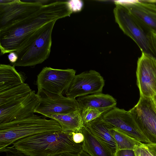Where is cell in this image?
<instances>
[{
  "label": "cell",
  "instance_id": "obj_1",
  "mask_svg": "<svg viewBox=\"0 0 156 156\" xmlns=\"http://www.w3.org/2000/svg\"><path fill=\"white\" fill-rule=\"evenodd\" d=\"M49 2L26 17L0 30L1 55L16 51L33 32L51 21L69 16L73 12L68 1Z\"/></svg>",
  "mask_w": 156,
  "mask_h": 156
},
{
  "label": "cell",
  "instance_id": "obj_2",
  "mask_svg": "<svg viewBox=\"0 0 156 156\" xmlns=\"http://www.w3.org/2000/svg\"><path fill=\"white\" fill-rule=\"evenodd\" d=\"M83 143H76L72 132H45L19 140L12 145L30 156H57L64 152L75 153L83 151Z\"/></svg>",
  "mask_w": 156,
  "mask_h": 156
},
{
  "label": "cell",
  "instance_id": "obj_3",
  "mask_svg": "<svg viewBox=\"0 0 156 156\" xmlns=\"http://www.w3.org/2000/svg\"><path fill=\"white\" fill-rule=\"evenodd\" d=\"M62 131L56 120L34 114L29 117L0 124V151L17 140L34 135Z\"/></svg>",
  "mask_w": 156,
  "mask_h": 156
},
{
  "label": "cell",
  "instance_id": "obj_4",
  "mask_svg": "<svg viewBox=\"0 0 156 156\" xmlns=\"http://www.w3.org/2000/svg\"><path fill=\"white\" fill-rule=\"evenodd\" d=\"M56 21L45 24L29 36L15 51L18 58L13 66H35L48 58L52 44V31Z\"/></svg>",
  "mask_w": 156,
  "mask_h": 156
},
{
  "label": "cell",
  "instance_id": "obj_5",
  "mask_svg": "<svg viewBox=\"0 0 156 156\" xmlns=\"http://www.w3.org/2000/svg\"><path fill=\"white\" fill-rule=\"evenodd\" d=\"M113 10L115 22L123 32L137 45L142 52L156 58L151 33L119 1Z\"/></svg>",
  "mask_w": 156,
  "mask_h": 156
},
{
  "label": "cell",
  "instance_id": "obj_6",
  "mask_svg": "<svg viewBox=\"0 0 156 156\" xmlns=\"http://www.w3.org/2000/svg\"><path fill=\"white\" fill-rule=\"evenodd\" d=\"M38 103L34 113L46 117L52 114L64 115L81 110L77 99L52 93L44 89L38 90Z\"/></svg>",
  "mask_w": 156,
  "mask_h": 156
},
{
  "label": "cell",
  "instance_id": "obj_7",
  "mask_svg": "<svg viewBox=\"0 0 156 156\" xmlns=\"http://www.w3.org/2000/svg\"><path fill=\"white\" fill-rule=\"evenodd\" d=\"M129 111L151 144H156V107L152 98L140 97L137 104Z\"/></svg>",
  "mask_w": 156,
  "mask_h": 156
},
{
  "label": "cell",
  "instance_id": "obj_8",
  "mask_svg": "<svg viewBox=\"0 0 156 156\" xmlns=\"http://www.w3.org/2000/svg\"><path fill=\"white\" fill-rule=\"evenodd\" d=\"M42 0H0V30L40 9Z\"/></svg>",
  "mask_w": 156,
  "mask_h": 156
},
{
  "label": "cell",
  "instance_id": "obj_9",
  "mask_svg": "<svg viewBox=\"0 0 156 156\" xmlns=\"http://www.w3.org/2000/svg\"><path fill=\"white\" fill-rule=\"evenodd\" d=\"M76 71L73 69H56L46 67L37 75L36 84L38 90L42 89L48 92L62 94L73 77Z\"/></svg>",
  "mask_w": 156,
  "mask_h": 156
},
{
  "label": "cell",
  "instance_id": "obj_10",
  "mask_svg": "<svg viewBox=\"0 0 156 156\" xmlns=\"http://www.w3.org/2000/svg\"><path fill=\"white\" fill-rule=\"evenodd\" d=\"M105 80L100 74L94 70L75 75L65 90L66 97L73 99L89 94L102 93Z\"/></svg>",
  "mask_w": 156,
  "mask_h": 156
},
{
  "label": "cell",
  "instance_id": "obj_11",
  "mask_svg": "<svg viewBox=\"0 0 156 156\" xmlns=\"http://www.w3.org/2000/svg\"><path fill=\"white\" fill-rule=\"evenodd\" d=\"M140 97L152 98L156 94V58L142 52L136 71Z\"/></svg>",
  "mask_w": 156,
  "mask_h": 156
},
{
  "label": "cell",
  "instance_id": "obj_12",
  "mask_svg": "<svg viewBox=\"0 0 156 156\" xmlns=\"http://www.w3.org/2000/svg\"><path fill=\"white\" fill-rule=\"evenodd\" d=\"M104 119L113 127L144 144H151L141 132L129 111L116 106L102 115Z\"/></svg>",
  "mask_w": 156,
  "mask_h": 156
},
{
  "label": "cell",
  "instance_id": "obj_13",
  "mask_svg": "<svg viewBox=\"0 0 156 156\" xmlns=\"http://www.w3.org/2000/svg\"><path fill=\"white\" fill-rule=\"evenodd\" d=\"M39 99L35 91L6 106L0 108V124L34 115Z\"/></svg>",
  "mask_w": 156,
  "mask_h": 156
},
{
  "label": "cell",
  "instance_id": "obj_14",
  "mask_svg": "<svg viewBox=\"0 0 156 156\" xmlns=\"http://www.w3.org/2000/svg\"><path fill=\"white\" fill-rule=\"evenodd\" d=\"M119 2L147 30L156 34V5L145 0Z\"/></svg>",
  "mask_w": 156,
  "mask_h": 156
},
{
  "label": "cell",
  "instance_id": "obj_15",
  "mask_svg": "<svg viewBox=\"0 0 156 156\" xmlns=\"http://www.w3.org/2000/svg\"><path fill=\"white\" fill-rule=\"evenodd\" d=\"M83 125L115 154L117 151V147L110 132V129L113 126L106 122L102 115Z\"/></svg>",
  "mask_w": 156,
  "mask_h": 156
},
{
  "label": "cell",
  "instance_id": "obj_16",
  "mask_svg": "<svg viewBox=\"0 0 156 156\" xmlns=\"http://www.w3.org/2000/svg\"><path fill=\"white\" fill-rule=\"evenodd\" d=\"M77 100L81 111L90 107L98 109L104 113L115 107L117 104L116 100L112 96L102 93L79 97Z\"/></svg>",
  "mask_w": 156,
  "mask_h": 156
},
{
  "label": "cell",
  "instance_id": "obj_17",
  "mask_svg": "<svg viewBox=\"0 0 156 156\" xmlns=\"http://www.w3.org/2000/svg\"><path fill=\"white\" fill-rule=\"evenodd\" d=\"M84 136L83 150L91 156H115L105 145L95 137L84 126L80 130Z\"/></svg>",
  "mask_w": 156,
  "mask_h": 156
},
{
  "label": "cell",
  "instance_id": "obj_18",
  "mask_svg": "<svg viewBox=\"0 0 156 156\" xmlns=\"http://www.w3.org/2000/svg\"><path fill=\"white\" fill-rule=\"evenodd\" d=\"M46 117L57 121L61 127L62 131L66 133L80 132L83 126L81 110L64 115H49Z\"/></svg>",
  "mask_w": 156,
  "mask_h": 156
},
{
  "label": "cell",
  "instance_id": "obj_19",
  "mask_svg": "<svg viewBox=\"0 0 156 156\" xmlns=\"http://www.w3.org/2000/svg\"><path fill=\"white\" fill-rule=\"evenodd\" d=\"M26 78L18 72L15 66L9 65H0V92L24 83Z\"/></svg>",
  "mask_w": 156,
  "mask_h": 156
},
{
  "label": "cell",
  "instance_id": "obj_20",
  "mask_svg": "<svg viewBox=\"0 0 156 156\" xmlns=\"http://www.w3.org/2000/svg\"><path fill=\"white\" fill-rule=\"evenodd\" d=\"M29 85L24 83L10 89L0 92V108L5 107L30 93Z\"/></svg>",
  "mask_w": 156,
  "mask_h": 156
},
{
  "label": "cell",
  "instance_id": "obj_21",
  "mask_svg": "<svg viewBox=\"0 0 156 156\" xmlns=\"http://www.w3.org/2000/svg\"><path fill=\"white\" fill-rule=\"evenodd\" d=\"M110 132L115 140L117 150H134L143 144L113 126L110 129Z\"/></svg>",
  "mask_w": 156,
  "mask_h": 156
},
{
  "label": "cell",
  "instance_id": "obj_22",
  "mask_svg": "<svg viewBox=\"0 0 156 156\" xmlns=\"http://www.w3.org/2000/svg\"><path fill=\"white\" fill-rule=\"evenodd\" d=\"M104 113L96 108L88 107L81 111V116L83 124L102 115Z\"/></svg>",
  "mask_w": 156,
  "mask_h": 156
},
{
  "label": "cell",
  "instance_id": "obj_23",
  "mask_svg": "<svg viewBox=\"0 0 156 156\" xmlns=\"http://www.w3.org/2000/svg\"><path fill=\"white\" fill-rule=\"evenodd\" d=\"M0 152L5 153L6 154L5 156H30L18 150L13 145L6 147Z\"/></svg>",
  "mask_w": 156,
  "mask_h": 156
},
{
  "label": "cell",
  "instance_id": "obj_24",
  "mask_svg": "<svg viewBox=\"0 0 156 156\" xmlns=\"http://www.w3.org/2000/svg\"><path fill=\"white\" fill-rule=\"evenodd\" d=\"M134 150L136 156H155L145 144L143 143L136 147Z\"/></svg>",
  "mask_w": 156,
  "mask_h": 156
},
{
  "label": "cell",
  "instance_id": "obj_25",
  "mask_svg": "<svg viewBox=\"0 0 156 156\" xmlns=\"http://www.w3.org/2000/svg\"><path fill=\"white\" fill-rule=\"evenodd\" d=\"M115 156H136L134 150L122 149L117 150Z\"/></svg>",
  "mask_w": 156,
  "mask_h": 156
},
{
  "label": "cell",
  "instance_id": "obj_26",
  "mask_svg": "<svg viewBox=\"0 0 156 156\" xmlns=\"http://www.w3.org/2000/svg\"><path fill=\"white\" fill-rule=\"evenodd\" d=\"M72 136L73 141L76 143H82L84 140V136L80 132H72Z\"/></svg>",
  "mask_w": 156,
  "mask_h": 156
},
{
  "label": "cell",
  "instance_id": "obj_27",
  "mask_svg": "<svg viewBox=\"0 0 156 156\" xmlns=\"http://www.w3.org/2000/svg\"><path fill=\"white\" fill-rule=\"evenodd\" d=\"M57 156H91L84 151L80 153H75L71 152H64L59 154Z\"/></svg>",
  "mask_w": 156,
  "mask_h": 156
},
{
  "label": "cell",
  "instance_id": "obj_28",
  "mask_svg": "<svg viewBox=\"0 0 156 156\" xmlns=\"http://www.w3.org/2000/svg\"><path fill=\"white\" fill-rule=\"evenodd\" d=\"M8 58L9 61L13 64L16 62L18 57L16 52L13 51L9 53L8 55Z\"/></svg>",
  "mask_w": 156,
  "mask_h": 156
},
{
  "label": "cell",
  "instance_id": "obj_29",
  "mask_svg": "<svg viewBox=\"0 0 156 156\" xmlns=\"http://www.w3.org/2000/svg\"><path fill=\"white\" fill-rule=\"evenodd\" d=\"M145 144L154 156H156V144Z\"/></svg>",
  "mask_w": 156,
  "mask_h": 156
},
{
  "label": "cell",
  "instance_id": "obj_30",
  "mask_svg": "<svg viewBox=\"0 0 156 156\" xmlns=\"http://www.w3.org/2000/svg\"><path fill=\"white\" fill-rule=\"evenodd\" d=\"M151 37L153 47L156 53V34L151 33Z\"/></svg>",
  "mask_w": 156,
  "mask_h": 156
},
{
  "label": "cell",
  "instance_id": "obj_31",
  "mask_svg": "<svg viewBox=\"0 0 156 156\" xmlns=\"http://www.w3.org/2000/svg\"><path fill=\"white\" fill-rule=\"evenodd\" d=\"M147 2L154 4L156 5V0H145Z\"/></svg>",
  "mask_w": 156,
  "mask_h": 156
},
{
  "label": "cell",
  "instance_id": "obj_32",
  "mask_svg": "<svg viewBox=\"0 0 156 156\" xmlns=\"http://www.w3.org/2000/svg\"><path fill=\"white\" fill-rule=\"evenodd\" d=\"M152 99L156 107V94L152 98Z\"/></svg>",
  "mask_w": 156,
  "mask_h": 156
}]
</instances>
